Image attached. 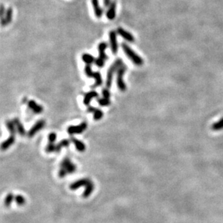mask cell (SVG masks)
<instances>
[{"instance_id": "obj_1", "label": "cell", "mask_w": 223, "mask_h": 223, "mask_svg": "<svg viewBox=\"0 0 223 223\" xmlns=\"http://www.w3.org/2000/svg\"><path fill=\"white\" fill-rule=\"evenodd\" d=\"M81 186H85V190L82 195L84 198H88L90 196L94 190V184L89 178H82L72 183L69 186V188L71 190H76Z\"/></svg>"}, {"instance_id": "obj_2", "label": "cell", "mask_w": 223, "mask_h": 223, "mask_svg": "<svg viewBox=\"0 0 223 223\" xmlns=\"http://www.w3.org/2000/svg\"><path fill=\"white\" fill-rule=\"evenodd\" d=\"M122 48L123 51H124V54H126V56L132 61V63L134 64H135L137 66H142L144 64L143 59L140 55L137 54L127 43H122Z\"/></svg>"}, {"instance_id": "obj_3", "label": "cell", "mask_w": 223, "mask_h": 223, "mask_svg": "<svg viewBox=\"0 0 223 223\" xmlns=\"http://www.w3.org/2000/svg\"><path fill=\"white\" fill-rule=\"evenodd\" d=\"M77 169L75 165L74 164L70 159L65 158L62 160L60 165V170L59 171V176L60 178L65 177L67 174L73 173Z\"/></svg>"}, {"instance_id": "obj_4", "label": "cell", "mask_w": 223, "mask_h": 223, "mask_svg": "<svg viewBox=\"0 0 223 223\" xmlns=\"http://www.w3.org/2000/svg\"><path fill=\"white\" fill-rule=\"evenodd\" d=\"M6 126H7V129H9V132H10V136H9V138L7 139L6 141H4L1 144V150H7L11 145H12L14 144V141H15V133H16V127L14 125L13 121H9L7 120L6 122Z\"/></svg>"}, {"instance_id": "obj_5", "label": "cell", "mask_w": 223, "mask_h": 223, "mask_svg": "<svg viewBox=\"0 0 223 223\" xmlns=\"http://www.w3.org/2000/svg\"><path fill=\"white\" fill-rule=\"evenodd\" d=\"M108 48V43L106 42H101L98 44V50L99 52V56L95 60V64L98 67L102 68L106 64V61L108 59L106 51Z\"/></svg>"}, {"instance_id": "obj_6", "label": "cell", "mask_w": 223, "mask_h": 223, "mask_svg": "<svg viewBox=\"0 0 223 223\" xmlns=\"http://www.w3.org/2000/svg\"><path fill=\"white\" fill-rule=\"evenodd\" d=\"M124 64L123 60L122 59H117L114 61L112 65L108 68V70L107 72V77H106V88H111V85H112L113 82V77H114V74L116 72H117L118 69Z\"/></svg>"}, {"instance_id": "obj_7", "label": "cell", "mask_w": 223, "mask_h": 223, "mask_svg": "<svg viewBox=\"0 0 223 223\" xmlns=\"http://www.w3.org/2000/svg\"><path fill=\"white\" fill-rule=\"evenodd\" d=\"M85 74L87 77H91V78H94L95 82L94 85H93V88H95L97 87H99L103 84V80H102V77L101 72H93L91 69V66L89 64H86L85 67Z\"/></svg>"}, {"instance_id": "obj_8", "label": "cell", "mask_w": 223, "mask_h": 223, "mask_svg": "<svg viewBox=\"0 0 223 223\" xmlns=\"http://www.w3.org/2000/svg\"><path fill=\"white\" fill-rule=\"evenodd\" d=\"M127 69V65L123 64L117 70V76H116V83H117L118 88L122 92H124L127 90L125 82L124 81V76Z\"/></svg>"}, {"instance_id": "obj_9", "label": "cell", "mask_w": 223, "mask_h": 223, "mask_svg": "<svg viewBox=\"0 0 223 223\" xmlns=\"http://www.w3.org/2000/svg\"><path fill=\"white\" fill-rule=\"evenodd\" d=\"M117 32L115 30H111L109 32V42L111 51L113 54L116 55L119 51V43L117 40Z\"/></svg>"}, {"instance_id": "obj_10", "label": "cell", "mask_w": 223, "mask_h": 223, "mask_svg": "<svg viewBox=\"0 0 223 223\" xmlns=\"http://www.w3.org/2000/svg\"><path fill=\"white\" fill-rule=\"evenodd\" d=\"M88 128V124L86 122H82L78 126H70L68 127L67 132L69 135L74 134H81Z\"/></svg>"}, {"instance_id": "obj_11", "label": "cell", "mask_w": 223, "mask_h": 223, "mask_svg": "<svg viewBox=\"0 0 223 223\" xmlns=\"http://www.w3.org/2000/svg\"><path fill=\"white\" fill-rule=\"evenodd\" d=\"M116 32H117L118 35L122 36L124 40L129 42V43H134V42L135 41V36H134L132 33H129V31H127L125 29L123 28V27H118L117 30H116Z\"/></svg>"}, {"instance_id": "obj_12", "label": "cell", "mask_w": 223, "mask_h": 223, "mask_svg": "<svg viewBox=\"0 0 223 223\" xmlns=\"http://www.w3.org/2000/svg\"><path fill=\"white\" fill-rule=\"evenodd\" d=\"M45 124H46V122H45V121L43 120V119H42V120L38 121V122L35 123L33 127H32V128L29 130V132H27V136H28V137H33L38 131L41 130V129L44 127Z\"/></svg>"}, {"instance_id": "obj_13", "label": "cell", "mask_w": 223, "mask_h": 223, "mask_svg": "<svg viewBox=\"0 0 223 223\" xmlns=\"http://www.w3.org/2000/svg\"><path fill=\"white\" fill-rule=\"evenodd\" d=\"M12 15H13V9L12 8L9 7L6 9V12L2 17H1V26H6L9 25L12 20Z\"/></svg>"}, {"instance_id": "obj_14", "label": "cell", "mask_w": 223, "mask_h": 223, "mask_svg": "<svg viewBox=\"0 0 223 223\" xmlns=\"http://www.w3.org/2000/svg\"><path fill=\"white\" fill-rule=\"evenodd\" d=\"M116 7H117L116 1H113L111 5L108 8L107 12H106V17H107L108 20H113L115 19L116 14Z\"/></svg>"}, {"instance_id": "obj_15", "label": "cell", "mask_w": 223, "mask_h": 223, "mask_svg": "<svg viewBox=\"0 0 223 223\" xmlns=\"http://www.w3.org/2000/svg\"><path fill=\"white\" fill-rule=\"evenodd\" d=\"M91 4L93 7V9H94L95 17L97 18H101L103 14V11L101 5H100L99 1L98 0H91Z\"/></svg>"}, {"instance_id": "obj_16", "label": "cell", "mask_w": 223, "mask_h": 223, "mask_svg": "<svg viewBox=\"0 0 223 223\" xmlns=\"http://www.w3.org/2000/svg\"><path fill=\"white\" fill-rule=\"evenodd\" d=\"M27 106H28V108L30 110L33 111V112L36 114H41L43 111V108L42 107L41 105H38L36 102L32 101V100L27 102Z\"/></svg>"}, {"instance_id": "obj_17", "label": "cell", "mask_w": 223, "mask_h": 223, "mask_svg": "<svg viewBox=\"0 0 223 223\" xmlns=\"http://www.w3.org/2000/svg\"><path fill=\"white\" fill-rule=\"evenodd\" d=\"M98 98V93H97L95 90H90V91H89L88 93H87L85 95V97H84V101H83L84 104H85V106H89L92 99H93V98Z\"/></svg>"}, {"instance_id": "obj_18", "label": "cell", "mask_w": 223, "mask_h": 223, "mask_svg": "<svg viewBox=\"0 0 223 223\" xmlns=\"http://www.w3.org/2000/svg\"><path fill=\"white\" fill-rule=\"evenodd\" d=\"M88 112L89 113H93V118L95 121H98L101 119L103 116V113L101 110L98 109L95 107H92V106H89L88 108Z\"/></svg>"}, {"instance_id": "obj_19", "label": "cell", "mask_w": 223, "mask_h": 223, "mask_svg": "<svg viewBox=\"0 0 223 223\" xmlns=\"http://www.w3.org/2000/svg\"><path fill=\"white\" fill-rule=\"evenodd\" d=\"M70 140H71V142H72V143L74 145V146H75V147L77 150V151L81 152V153L82 152L85 151L86 147H85V144H84L83 142L80 141V140H77V139H76L75 137H71Z\"/></svg>"}, {"instance_id": "obj_20", "label": "cell", "mask_w": 223, "mask_h": 223, "mask_svg": "<svg viewBox=\"0 0 223 223\" xmlns=\"http://www.w3.org/2000/svg\"><path fill=\"white\" fill-rule=\"evenodd\" d=\"M82 60L84 61L86 64H89V65H91L92 64L95 62L96 59L90 54L88 53H85L82 55Z\"/></svg>"}, {"instance_id": "obj_21", "label": "cell", "mask_w": 223, "mask_h": 223, "mask_svg": "<svg viewBox=\"0 0 223 223\" xmlns=\"http://www.w3.org/2000/svg\"><path fill=\"white\" fill-rule=\"evenodd\" d=\"M13 122H14V125H15L16 129H17L19 135L21 136H25V134H26V132H25V128L23 127L22 124H21L20 120H19L18 119H14L13 120Z\"/></svg>"}, {"instance_id": "obj_22", "label": "cell", "mask_w": 223, "mask_h": 223, "mask_svg": "<svg viewBox=\"0 0 223 223\" xmlns=\"http://www.w3.org/2000/svg\"><path fill=\"white\" fill-rule=\"evenodd\" d=\"M69 141L68 140H61V142H59V143L56 145V152L59 153L60 152V150H61L62 147H67L69 145Z\"/></svg>"}, {"instance_id": "obj_23", "label": "cell", "mask_w": 223, "mask_h": 223, "mask_svg": "<svg viewBox=\"0 0 223 223\" xmlns=\"http://www.w3.org/2000/svg\"><path fill=\"white\" fill-rule=\"evenodd\" d=\"M97 101H98V104L101 106H108L111 105V101L110 98H97Z\"/></svg>"}, {"instance_id": "obj_24", "label": "cell", "mask_w": 223, "mask_h": 223, "mask_svg": "<svg viewBox=\"0 0 223 223\" xmlns=\"http://www.w3.org/2000/svg\"><path fill=\"white\" fill-rule=\"evenodd\" d=\"M223 129V118H222L219 122H216L215 124H212V126H211V129L214 131L221 130V129Z\"/></svg>"}, {"instance_id": "obj_25", "label": "cell", "mask_w": 223, "mask_h": 223, "mask_svg": "<svg viewBox=\"0 0 223 223\" xmlns=\"http://www.w3.org/2000/svg\"><path fill=\"white\" fill-rule=\"evenodd\" d=\"M14 199V197L12 194H7V196H6L5 199H4V204H5V206H9V205H10L11 203L12 202Z\"/></svg>"}, {"instance_id": "obj_26", "label": "cell", "mask_w": 223, "mask_h": 223, "mask_svg": "<svg viewBox=\"0 0 223 223\" xmlns=\"http://www.w3.org/2000/svg\"><path fill=\"white\" fill-rule=\"evenodd\" d=\"M14 201H15V202L17 203V204L20 205V206L25 204V198L22 196H21V195H17V196L14 197Z\"/></svg>"}, {"instance_id": "obj_27", "label": "cell", "mask_w": 223, "mask_h": 223, "mask_svg": "<svg viewBox=\"0 0 223 223\" xmlns=\"http://www.w3.org/2000/svg\"><path fill=\"white\" fill-rule=\"evenodd\" d=\"M108 89L109 88H103V90H102V95H103V98H110V97H111V93H110Z\"/></svg>"}, {"instance_id": "obj_28", "label": "cell", "mask_w": 223, "mask_h": 223, "mask_svg": "<svg viewBox=\"0 0 223 223\" xmlns=\"http://www.w3.org/2000/svg\"><path fill=\"white\" fill-rule=\"evenodd\" d=\"M56 140V134L51 133L48 136V142H55Z\"/></svg>"}, {"instance_id": "obj_29", "label": "cell", "mask_w": 223, "mask_h": 223, "mask_svg": "<svg viewBox=\"0 0 223 223\" xmlns=\"http://www.w3.org/2000/svg\"><path fill=\"white\" fill-rule=\"evenodd\" d=\"M113 1L111 0H103V6L105 8H108Z\"/></svg>"}, {"instance_id": "obj_30", "label": "cell", "mask_w": 223, "mask_h": 223, "mask_svg": "<svg viewBox=\"0 0 223 223\" xmlns=\"http://www.w3.org/2000/svg\"><path fill=\"white\" fill-rule=\"evenodd\" d=\"M5 12H6V10H5V8H4V4H1V17H2L4 15Z\"/></svg>"}]
</instances>
